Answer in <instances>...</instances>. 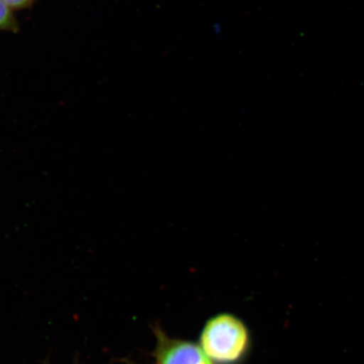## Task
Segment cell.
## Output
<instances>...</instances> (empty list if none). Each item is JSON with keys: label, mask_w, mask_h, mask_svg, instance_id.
<instances>
[{"label": "cell", "mask_w": 364, "mask_h": 364, "mask_svg": "<svg viewBox=\"0 0 364 364\" xmlns=\"http://www.w3.org/2000/svg\"><path fill=\"white\" fill-rule=\"evenodd\" d=\"M200 340L203 351L216 364L238 363L250 345L247 326L230 314H220L210 318L203 327Z\"/></svg>", "instance_id": "1"}, {"label": "cell", "mask_w": 364, "mask_h": 364, "mask_svg": "<svg viewBox=\"0 0 364 364\" xmlns=\"http://www.w3.org/2000/svg\"><path fill=\"white\" fill-rule=\"evenodd\" d=\"M157 338V364H213L201 346L188 341L171 339L161 332Z\"/></svg>", "instance_id": "2"}, {"label": "cell", "mask_w": 364, "mask_h": 364, "mask_svg": "<svg viewBox=\"0 0 364 364\" xmlns=\"http://www.w3.org/2000/svg\"><path fill=\"white\" fill-rule=\"evenodd\" d=\"M0 31L18 33L19 24L13 11L0 0Z\"/></svg>", "instance_id": "3"}, {"label": "cell", "mask_w": 364, "mask_h": 364, "mask_svg": "<svg viewBox=\"0 0 364 364\" xmlns=\"http://www.w3.org/2000/svg\"><path fill=\"white\" fill-rule=\"evenodd\" d=\"M12 11L24 10L33 3L34 0H2Z\"/></svg>", "instance_id": "4"}]
</instances>
